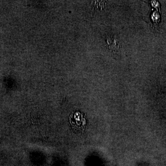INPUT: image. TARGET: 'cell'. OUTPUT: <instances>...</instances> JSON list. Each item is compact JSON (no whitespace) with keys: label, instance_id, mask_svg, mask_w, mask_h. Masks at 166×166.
I'll return each mask as SVG.
<instances>
[{"label":"cell","instance_id":"cell-1","mask_svg":"<svg viewBox=\"0 0 166 166\" xmlns=\"http://www.w3.org/2000/svg\"><path fill=\"white\" fill-rule=\"evenodd\" d=\"M107 45L108 49L112 52H118L119 49V46L118 39L116 38L113 37L107 38L106 39Z\"/></svg>","mask_w":166,"mask_h":166}]
</instances>
